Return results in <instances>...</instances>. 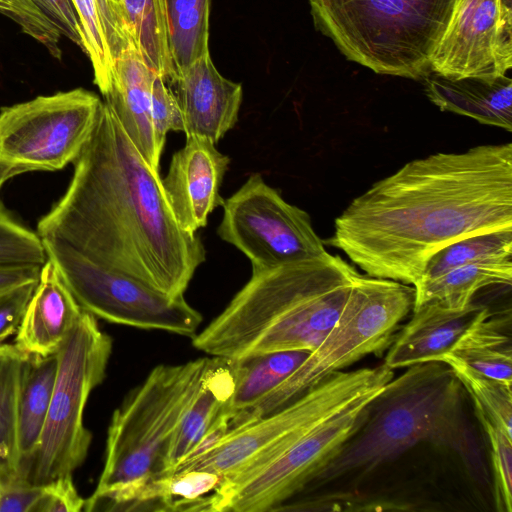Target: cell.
Returning <instances> with one entry per match:
<instances>
[{
	"label": "cell",
	"instance_id": "cell-1",
	"mask_svg": "<svg viewBox=\"0 0 512 512\" xmlns=\"http://www.w3.org/2000/svg\"><path fill=\"white\" fill-rule=\"evenodd\" d=\"M499 229H512L511 143L404 164L350 202L327 243L366 275L414 287L438 250Z\"/></svg>",
	"mask_w": 512,
	"mask_h": 512
},
{
	"label": "cell",
	"instance_id": "cell-2",
	"mask_svg": "<svg viewBox=\"0 0 512 512\" xmlns=\"http://www.w3.org/2000/svg\"><path fill=\"white\" fill-rule=\"evenodd\" d=\"M73 164L65 193L37 223L39 237L63 242L169 296H184L206 259L204 244L178 224L159 172L104 102Z\"/></svg>",
	"mask_w": 512,
	"mask_h": 512
},
{
	"label": "cell",
	"instance_id": "cell-3",
	"mask_svg": "<svg viewBox=\"0 0 512 512\" xmlns=\"http://www.w3.org/2000/svg\"><path fill=\"white\" fill-rule=\"evenodd\" d=\"M361 274L340 255L252 268L226 308L192 337L213 357L239 360L280 351H313L340 316Z\"/></svg>",
	"mask_w": 512,
	"mask_h": 512
},
{
	"label": "cell",
	"instance_id": "cell-4",
	"mask_svg": "<svg viewBox=\"0 0 512 512\" xmlns=\"http://www.w3.org/2000/svg\"><path fill=\"white\" fill-rule=\"evenodd\" d=\"M462 388L443 362L409 366L371 401L361 426L304 489L362 476L421 443L451 449L479 470L478 449L464 423Z\"/></svg>",
	"mask_w": 512,
	"mask_h": 512
},
{
	"label": "cell",
	"instance_id": "cell-5",
	"mask_svg": "<svg viewBox=\"0 0 512 512\" xmlns=\"http://www.w3.org/2000/svg\"><path fill=\"white\" fill-rule=\"evenodd\" d=\"M211 358L158 365L114 411L105 460L85 511L154 510L155 484L179 423L197 396Z\"/></svg>",
	"mask_w": 512,
	"mask_h": 512
},
{
	"label": "cell",
	"instance_id": "cell-6",
	"mask_svg": "<svg viewBox=\"0 0 512 512\" xmlns=\"http://www.w3.org/2000/svg\"><path fill=\"white\" fill-rule=\"evenodd\" d=\"M457 0H309L317 30L375 73L424 79Z\"/></svg>",
	"mask_w": 512,
	"mask_h": 512
},
{
	"label": "cell",
	"instance_id": "cell-7",
	"mask_svg": "<svg viewBox=\"0 0 512 512\" xmlns=\"http://www.w3.org/2000/svg\"><path fill=\"white\" fill-rule=\"evenodd\" d=\"M413 304V286L361 274L340 316L320 344L270 393L231 416L232 430L284 407L364 356L387 349Z\"/></svg>",
	"mask_w": 512,
	"mask_h": 512
},
{
	"label": "cell",
	"instance_id": "cell-8",
	"mask_svg": "<svg viewBox=\"0 0 512 512\" xmlns=\"http://www.w3.org/2000/svg\"><path fill=\"white\" fill-rule=\"evenodd\" d=\"M393 377V369L384 363L335 372L284 407L231 430L210 451L180 464L173 473L208 471L217 474L221 483L243 478L318 422L383 389Z\"/></svg>",
	"mask_w": 512,
	"mask_h": 512
},
{
	"label": "cell",
	"instance_id": "cell-9",
	"mask_svg": "<svg viewBox=\"0 0 512 512\" xmlns=\"http://www.w3.org/2000/svg\"><path fill=\"white\" fill-rule=\"evenodd\" d=\"M112 346V338L99 328L96 317L84 310L57 352L47 419L19 481L42 486L73 474L83 464L92 441L84 425V409L91 392L106 376Z\"/></svg>",
	"mask_w": 512,
	"mask_h": 512
},
{
	"label": "cell",
	"instance_id": "cell-10",
	"mask_svg": "<svg viewBox=\"0 0 512 512\" xmlns=\"http://www.w3.org/2000/svg\"><path fill=\"white\" fill-rule=\"evenodd\" d=\"M103 101L83 88L0 110V190L12 178L74 163L96 128Z\"/></svg>",
	"mask_w": 512,
	"mask_h": 512
},
{
	"label": "cell",
	"instance_id": "cell-11",
	"mask_svg": "<svg viewBox=\"0 0 512 512\" xmlns=\"http://www.w3.org/2000/svg\"><path fill=\"white\" fill-rule=\"evenodd\" d=\"M383 389L359 397L318 422L254 472L220 483L210 495L209 511H280L361 426L371 401Z\"/></svg>",
	"mask_w": 512,
	"mask_h": 512
},
{
	"label": "cell",
	"instance_id": "cell-12",
	"mask_svg": "<svg viewBox=\"0 0 512 512\" xmlns=\"http://www.w3.org/2000/svg\"><path fill=\"white\" fill-rule=\"evenodd\" d=\"M47 259L81 306L96 318L130 327L193 337L202 315L184 296H169L125 274L106 269L71 246L42 240Z\"/></svg>",
	"mask_w": 512,
	"mask_h": 512
},
{
	"label": "cell",
	"instance_id": "cell-13",
	"mask_svg": "<svg viewBox=\"0 0 512 512\" xmlns=\"http://www.w3.org/2000/svg\"><path fill=\"white\" fill-rule=\"evenodd\" d=\"M218 236L241 251L252 268H272L327 253L309 214L285 201L254 173L224 200Z\"/></svg>",
	"mask_w": 512,
	"mask_h": 512
},
{
	"label": "cell",
	"instance_id": "cell-14",
	"mask_svg": "<svg viewBox=\"0 0 512 512\" xmlns=\"http://www.w3.org/2000/svg\"><path fill=\"white\" fill-rule=\"evenodd\" d=\"M230 159L207 138L186 137L185 145L176 151L161 184L181 228L191 234L206 227L208 216L224 199L220 188Z\"/></svg>",
	"mask_w": 512,
	"mask_h": 512
},
{
	"label": "cell",
	"instance_id": "cell-15",
	"mask_svg": "<svg viewBox=\"0 0 512 512\" xmlns=\"http://www.w3.org/2000/svg\"><path fill=\"white\" fill-rule=\"evenodd\" d=\"M496 18L497 0H457L432 54L431 72L452 78L499 76Z\"/></svg>",
	"mask_w": 512,
	"mask_h": 512
},
{
	"label": "cell",
	"instance_id": "cell-16",
	"mask_svg": "<svg viewBox=\"0 0 512 512\" xmlns=\"http://www.w3.org/2000/svg\"><path fill=\"white\" fill-rule=\"evenodd\" d=\"M169 87L179 104L186 137H204L216 144L235 126L242 86L223 77L209 54L179 74Z\"/></svg>",
	"mask_w": 512,
	"mask_h": 512
},
{
	"label": "cell",
	"instance_id": "cell-17",
	"mask_svg": "<svg viewBox=\"0 0 512 512\" xmlns=\"http://www.w3.org/2000/svg\"><path fill=\"white\" fill-rule=\"evenodd\" d=\"M488 308L471 302L454 309L430 300L413 307V315L396 333L384 364L391 369L440 361L466 329Z\"/></svg>",
	"mask_w": 512,
	"mask_h": 512
},
{
	"label": "cell",
	"instance_id": "cell-18",
	"mask_svg": "<svg viewBox=\"0 0 512 512\" xmlns=\"http://www.w3.org/2000/svg\"><path fill=\"white\" fill-rule=\"evenodd\" d=\"M83 311L47 259L16 332L15 345L31 356L57 354Z\"/></svg>",
	"mask_w": 512,
	"mask_h": 512
},
{
	"label": "cell",
	"instance_id": "cell-19",
	"mask_svg": "<svg viewBox=\"0 0 512 512\" xmlns=\"http://www.w3.org/2000/svg\"><path fill=\"white\" fill-rule=\"evenodd\" d=\"M155 74L138 49H128L114 62L112 82L103 94V102L114 112L151 168L159 172L163 150L151 121V84Z\"/></svg>",
	"mask_w": 512,
	"mask_h": 512
},
{
	"label": "cell",
	"instance_id": "cell-20",
	"mask_svg": "<svg viewBox=\"0 0 512 512\" xmlns=\"http://www.w3.org/2000/svg\"><path fill=\"white\" fill-rule=\"evenodd\" d=\"M424 80L426 96L441 111L512 131V80L506 75L452 78L430 72Z\"/></svg>",
	"mask_w": 512,
	"mask_h": 512
},
{
	"label": "cell",
	"instance_id": "cell-21",
	"mask_svg": "<svg viewBox=\"0 0 512 512\" xmlns=\"http://www.w3.org/2000/svg\"><path fill=\"white\" fill-rule=\"evenodd\" d=\"M234 386L232 361L211 358L199 392L173 436L167 457L168 476L226 412Z\"/></svg>",
	"mask_w": 512,
	"mask_h": 512
},
{
	"label": "cell",
	"instance_id": "cell-22",
	"mask_svg": "<svg viewBox=\"0 0 512 512\" xmlns=\"http://www.w3.org/2000/svg\"><path fill=\"white\" fill-rule=\"evenodd\" d=\"M510 315L491 318L487 309L442 356L460 362L484 376L512 386V342Z\"/></svg>",
	"mask_w": 512,
	"mask_h": 512
},
{
	"label": "cell",
	"instance_id": "cell-23",
	"mask_svg": "<svg viewBox=\"0 0 512 512\" xmlns=\"http://www.w3.org/2000/svg\"><path fill=\"white\" fill-rule=\"evenodd\" d=\"M57 354L32 356L25 374L17 419V479L41 437L54 389Z\"/></svg>",
	"mask_w": 512,
	"mask_h": 512
},
{
	"label": "cell",
	"instance_id": "cell-24",
	"mask_svg": "<svg viewBox=\"0 0 512 512\" xmlns=\"http://www.w3.org/2000/svg\"><path fill=\"white\" fill-rule=\"evenodd\" d=\"M512 282V258L478 261L452 269L414 286L413 307L435 300L454 309L472 302L475 293L491 285Z\"/></svg>",
	"mask_w": 512,
	"mask_h": 512
},
{
	"label": "cell",
	"instance_id": "cell-25",
	"mask_svg": "<svg viewBox=\"0 0 512 512\" xmlns=\"http://www.w3.org/2000/svg\"><path fill=\"white\" fill-rule=\"evenodd\" d=\"M175 78L209 54L210 0H160ZM174 78V79H175Z\"/></svg>",
	"mask_w": 512,
	"mask_h": 512
},
{
	"label": "cell",
	"instance_id": "cell-26",
	"mask_svg": "<svg viewBox=\"0 0 512 512\" xmlns=\"http://www.w3.org/2000/svg\"><path fill=\"white\" fill-rule=\"evenodd\" d=\"M309 351H280L231 360L234 392L226 408L229 416L238 414L270 393L308 356Z\"/></svg>",
	"mask_w": 512,
	"mask_h": 512
},
{
	"label": "cell",
	"instance_id": "cell-27",
	"mask_svg": "<svg viewBox=\"0 0 512 512\" xmlns=\"http://www.w3.org/2000/svg\"><path fill=\"white\" fill-rule=\"evenodd\" d=\"M31 357L15 344L0 345V456L16 479L18 409Z\"/></svg>",
	"mask_w": 512,
	"mask_h": 512
},
{
	"label": "cell",
	"instance_id": "cell-28",
	"mask_svg": "<svg viewBox=\"0 0 512 512\" xmlns=\"http://www.w3.org/2000/svg\"><path fill=\"white\" fill-rule=\"evenodd\" d=\"M144 62L167 84L175 78L160 0H121Z\"/></svg>",
	"mask_w": 512,
	"mask_h": 512
},
{
	"label": "cell",
	"instance_id": "cell-29",
	"mask_svg": "<svg viewBox=\"0 0 512 512\" xmlns=\"http://www.w3.org/2000/svg\"><path fill=\"white\" fill-rule=\"evenodd\" d=\"M504 258H512V229H499L471 235L434 253L428 259L417 284L466 264Z\"/></svg>",
	"mask_w": 512,
	"mask_h": 512
},
{
	"label": "cell",
	"instance_id": "cell-30",
	"mask_svg": "<svg viewBox=\"0 0 512 512\" xmlns=\"http://www.w3.org/2000/svg\"><path fill=\"white\" fill-rule=\"evenodd\" d=\"M470 394L474 407L512 436V386L484 376L470 367L451 359L442 360Z\"/></svg>",
	"mask_w": 512,
	"mask_h": 512
},
{
	"label": "cell",
	"instance_id": "cell-31",
	"mask_svg": "<svg viewBox=\"0 0 512 512\" xmlns=\"http://www.w3.org/2000/svg\"><path fill=\"white\" fill-rule=\"evenodd\" d=\"M42 239L8 211L0 199V265L43 266Z\"/></svg>",
	"mask_w": 512,
	"mask_h": 512
},
{
	"label": "cell",
	"instance_id": "cell-32",
	"mask_svg": "<svg viewBox=\"0 0 512 512\" xmlns=\"http://www.w3.org/2000/svg\"><path fill=\"white\" fill-rule=\"evenodd\" d=\"M72 3L83 31V51L91 61L94 83L103 95L111 85L114 64L104 37L97 0H72Z\"/></svg>",
	"mask_w": 512,
	"mask_h": 512
},
{
	"label": "cell",
	"instance_id": "cell-33",
	"mask_svg": "<svg viewBox=\"0 0 512 512\" xmlns=\"http://www.w3.org/2000/svg\"><path fill=\"white\" fill-rule=\"evenodd\" d=\"M476 418L490 444L495 501L499 511H512V436L474 407Z\"/></svg>",
	"mask_w": 512,
	"mask_h": 512
},
{
	"label": "cell",
	"instance_id": "cell-34",
	"mask_svg": "<svg viewBox=\"0 0 512 512\" xmlns=\"http://www.w3.org/2000/svg\"><path fill=\"white\" fill-rule=\"evenodd\" d=\"M0 13L42 44L54 58L61 59V35L32 0H0Z\"/></svg>",
	"mask_w": 512,
	"mask_h": 512
},
{
	"label": "cell",
	"instance_id": "cell-35",
	"mask_svg": "<svg viewBox=\"0 0 512 512\" xmlns=\"http://www.w3.org/2000/svg\"><path fill=\"white\" fill-rule=\"evenodd\" d=\"M151 121L157 143L162 150L169 131L184 130L177 99L164 77L157 73L151 84Z\"/></svg>",
	"mask_w": 512,
	"mask_h": 512
},
{
	"label": "cell",
	"instance_id": "cell-36",
	"mask_svg": "<svg viewBox=\"0 0 512 512\" xmlns=\"http://www.w3.org/2000/svg\"><path fill=\"white\" fill-rule=\"evenodd\" d=\"M85 499L78 493L72 474L62 475L42 485L30 512H79Z\"/></svg>",
	"mask_w": 512,
	"mask_h": 512
},
{
	"label": "cell",
	"instance_id": "cell-37",
	"mask_svg": "<svg viewBox=\"0 0 512 512\" xmlns=\"http://www.w3.org/2000/svg\"><path fill=\"white\" fill-rule=\"evenodd\" d=\"M38 281L0 293V345L16 334Z\"/></svg>",
	"mask_w": 512,
	"mask_h": 512
},
{
	"label": "cell",
	"instance_id": "cell-38",
	"mask_svg": "<svg viewBox=\"0 0 512 512\" xmlns=\"http://www.w3.org/2000/svg\"><path fill=\"white\" fill-rule=\"evenodd\" d=\"M61 36L84 50L82 27L72 0H32Z\"/></svg>",
	"mask_w": 512,
	"mask_h": 512
},
{
	"label": "cell",
	"instance_id": "cell-39",
	"mask_svg": "<svg viewBox=\"0 0 512 512\" xmlns=\"http://www.w3.org/2000/svg\"><path fill=\"white\" fill-rule=\"evenodd\" d=\"M495 63L499 75L512 66V0H497Z\"/></svg>",
	"mask_w": 512,
	"mask_h": 512
},
{
	"label": "cell",
	"instance_id": "cell-40",
	"mask_svg": "<svg viewBox=\"0 0 512 512\" xmlns=\"http://www.w3.org/2000/svg\"><path fill=\"white\" fill-rule=\"evenodd\" d=\"M42 486L0 481V512H30Z\"/></svg>",
	"mask_w": 512,
	"mask_h": 512
},
{
	"label": "cell",
	"instance_id": "cell-41",
	"mask_svg": "<svg viewBox=\"0 0 512 512\" xmlns=\"http://www.w3.org/2000/svg\"><path fill=\"white\" fill-rule=\"evenodd\" d=\"M42 266L0 265V293L22 284L38 281Z\"/></svg>",
	"mask_w": 512,
	"mask_h": 512
},
{
	"label": "cell",
	"instance_id": "cell-42",
	"mask_svg": "<svg viewBox=\"0 0 512 512\" xmlns=\"http://www.w3.org/2000/svg\"><path fill=\"white\" fill-rule=\"evenodd\" d=\"M0 481L1 482L19 481L14 477V475L8 468L5 461L1 458V456H0Z\"/></svg>",
	"mask_w": 512,
	"mask_h": 512
}]
</instances>
